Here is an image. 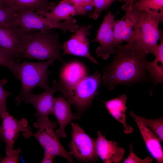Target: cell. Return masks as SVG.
<instances>
[{
    "instance_id": "1",
    "label": "cell",
    "mask_w": 163,
    "mask_h": 163,
    "mask_svg": "<svg viewBox=\"0 0 163 163\" xmlns=\"http://www.w3.org/2000/svg\"><path fill=\"white\" fill-rule=\"evenodd\" d=\"M114 54L112 61L104 67L102 75L103 83L108 89L143 78L146 57L149 53L134 41L117 46Z\"/></svg>"
},
{
    "instance_id": "2",
    "label": "cell",
    "mask_w": 163,
    "mask_h": 163,
    "mask_svg": "<svg viewBox=\"0 0 163 163\" xmlns=\"http://www.w3.org/2000/svg\"><path fill=\"white\" fill-rule=\"evenodd\" d=\"M21 59H57L62 63L65 62L60 54L62 45L59 43V34L51 29L36 32L21 31Z\"/></svg>"
},
{
    "instance_id": "3",
    "label": "cell",
    "mask_w": 163,
    "mask_h": 163,
    "mask_svg": "<svg viewBox=\"0 0 163 163\" xmlns=\"http://www.w3.org/2000/svg\"><path fill=\"white\" fill-rule=\"evenodd\" d=\"M55 60L49 59L44 62H33L24 60L22 63L13 64L11 71L20 80L21 85V92L15 98L18 105L35 87L39 86L45 90L50 89L48 68Z\"/></svg>"
},
{
    "instance_id": "4",
    "label": "cell",
    "mask_w": 163,
    "mask_h": 163,
    "mask_svg": "<svg viewBox=\"0 0 163 163\" xmlns=\"http://www.w3.org/2000/svg\"><path fill=\"white\" fill-rule=\"evenodd\" d=\"M102 81V75L96 70L92 75L88 76L72 88L62 92L77 109L74 115L75 119H79L90 107Z\"/></svg>"
},
{
    "instance_id": "5",
    "label": "cell",
    "mask_w": 163,
    "mask_h": 163,
    "mask_svg": "<svg viewBox=\"0 0 163 163\" xmlns=\"http://www.w3.org/2000/svg\"><path fill=\"white\" fill-rule=\"evenodd\" d=\"M37 122L34 126L38 130L33 133L32 136L38 141L44 150L54 157L59 156L65 158L69 163L73 161L70 152L67 151L61 144L59 136L54 131L56 123L52 121L48 117L37 118Z\"/></svg>"
},
{
    "instance_id": "6",
    "label": "cell",
    "mask_w": 163,
    "mask_h": 163,
    "mask_svg": "<svg viewBox=\"0 0 163 163\" xmlns=\"http://www.w3.org/2000/svg\"><path fill=\"white\" fill-rule=\"evenodd\" d=\"M17 12L18 27L22 31L28 32L52 29H59L65 33L68 31L75 33L79 28L75 18L62 22H55L31 11H21Z\"/></svg>"
},
{
    "instance_id": "7",
    "label": "cell",
    "mask_w": 163,
    "mask_h": 163,
    "mask_svg": "<svg viewBox=\"0 0 163 163\" xmlns=\"http://www.w3.org/2000/svg\"><path fill=\"white\" fill-rule=\"evenodd\" d=\"M143 20L139 33L134 41L149 54L155 53L161 33L158 28L163 19V12L149 9L144 10Z\"/></svg>"
},
{
    "instance_id": "8",
    "label": "cell",
    "mask_w": 163,
    "mask_h": 163,
    "mask_svg": "<svg viewBox=\"0 0 163 163\" xmlns=\"http://www.w3.org/2000/svg\"><path fill=\"white\" fill-rule=\"evenodd\" d=\"M124 16L120 19L115 20L114 46L124 42L134 41L141 27L144 11L128 6L124 8Z\"/></svg>"
},
{
    "instance_id": "9",
    "label": "cell",
    "mask_w": 163,
    "mask_h": 163,
    "mask_svg": "<svg viewBox=\"0 0 163 163\" xmlns=\"http://www.w3.org/2000/svg\"><path fill=\"white\" fill-rule=\"evenodd\" d=\"M71 124L72 138L69 145L71 154L81 162H95L98 156L95 140L88 135L78 124L72 122Z\"/></svg>"
},
{
    "instance_id": "10",
    "label": "cell",
    "mask_w": 163,
    "mask_h": 163,
    "mask_svg": "<svg viewBox=\"0 0 163 163\" xmlns=\"http://www.w3.org/2000/svg\"><path fill=\"white\" fill-rule=\"evenodd\" d=\"M1 118L2 123L0 130L3 142L6 145V154H8L14 150V143L18 137L21 135V133L24 138H28L32 136L33 133L25 118L17 120L8 111Z\"/></svg>"
},
{
    "instance_id": "11",
    "label": "cell",
    "mask_w": 163,
    "mask_h": 163,
    "mask_svg": "<svg viewBox=\"0 0 163 163\" xmlns=\"http://www.w3.org/2000/svg\"><path fill=\"white\" fill-rule=\"evenodd\" d=\"M91 28V25H83L79 27L73 35L63 43L62 45L63 55L85 57L94 63L98 64V62L91 55L89 51L90 42L88 36Z\"/></svg>"
},
{
    "instance_id": "12",
    "label": "cell",
    "mask_w": 163,
    "mask_h": 163,
    "mask_svg": "<svg viewBox=\"0 0 163 163\" xmlns=\"http://www.w3.org/2000/svg\"><path fill=\"white\" fill-rule=\"evenodd\" d=\"M59 70V79L56 80L58 91L62 92L76 85L88 76L86 65L77 60H72L62 63Z\"/></svg>"
},
{
    "instance_id": "13",
    "label": "cell",
    "mask_w": 163,
    "mask_h": 163,
    "mask_svg": "<svg viewBox=\"0 0 163 163\" xmlns=\"http://www.w3.org/2000/svg\"><path fill=\"white\" fill-rule=\"evenodd\" d=\"M115 15L109 11L104 18L96 36L92 42H97L100 46L96 50L97 55L107 59L111 54H114V26Z\"/></svg>"
},
{
    "instance_id": "14",
    "label": "cell",
    "mask_w": 163,
    "mask_h": 163,
    "mask_svg": "<svg viewBox=\"0 0 163 163\" xmlns=\"http://www.w3.org/2000/svg\"><path fill=\"white\" fill-rule=\"evenodd\" d=\"M96 152L105 163H118L123 159L125 149L113 140H108L99 131L95 140Z\"/></svg>"
},
{
    "instance_id": "15",
    "label": "cell",
    "mask_w": 163,
    "mask_h": 163,
    "mask_svg": "<svg viewBox=\"0 0 163 163\" xmlns=\"http://www.w3.org/2000/svg\"><path fill=\"white\" fill-rule=\"evenodd\" d=\"M53 83L51 89L37 95L30 93L23 100L26 103L30 104L34 107L36 113L34 115L36 118L46 117L53 114V96L58 91L56 80L53 81Z\"/></svg>"
},
{
    "instance_id": "16",
    "label": "cell",
    "mask_w": 163,
    "mask_h": 163,
    "mask_svg": "<svg viewBox=\"0 0 163 163\" xmlns=\"http://www.w3.org/2000/svg\"><path fill=\"white\" fill-rule=\"evenodd\" d=\"M21 31L0 26V47L19 62L21 60L22 46Z\"/></svg>"
},
{
    "instance_id": "17",
    "label": "cell",
    "mask_w": 163,
    "mask_h": 163,
    "mask_svg": "<svg viewBox=\"0 0 163 163\" xmlns=\"http://www.w3.org/2000/svg\"><path fill=\"white\" fill-rule=\"evenodd\" d=\"M53 114L56 117L59 127L55 133L59 137L66 138L65 129L66 126L75 119L72 114L70 104L63 97H54Z\"/></svg>"
},
{
    "instance_id": "18",
    "label": "cell",
    "mask_w": 163,
    "mask_h": 163,
    "mask_svg": "<svg viewBox=\"0 0 163 163\" xmlns=\"http://www.w3.org/2000/svg\"><path fill=\"white\" fill-rule=\"evenodd\" d=\"M127 97L125 94L120 95L112 99L103 101L109 113L117 120L121 123L126 134L131 133L133 127L128 125L126 122V111Z\"/></svg>"
},
{
    "instance_id": "19",
    "label": "cell",
    "mask_w": 163,
    "mask_h": 163,
    "mask_svg": "<svg viewBox=\"0 0 163 163\" xmlns=\"http://www.w3.org/2000/svg\"><path fill=\"white\" fill-rule=\"evenodd\" d=\"M148 150L158 163L163 162V150L160 141L153 132L137 119L133 118Z\"/></svg>"
},
{
    "instance_id": "20",
    "label": "cell",
    "mask_w": 163,
    "mask_h": 163,
    "mask_svg": "<svg viewBox=\"0 0 163 163\" xmlns=\"http://www.w3.org/2000/svg\"><path fill=\"white\" fill-rule=\"evenodd\" d=\"M55 3L49 0H8V7L16 11H31L39 14L51 10Z\"/></svg>"
},
{
    "instance_id": "21",
    "label": "cell",
    "mask_w": 163,
    "mask_h": 163,
    "mask_svg": "<svg viewBox=\"0 0 163 163\" xmlns=\"http://www.w3.org/2000/svg\"><path fill=\"white\" fill-rule=\"evenodd\" d=\"M160 43L158 45L154 55L155 58L152 62L146 61L145 68L150 73V77L154 80V85L159 83L163 84V37L161 33Z\"/></svg>"
},
{
    "instance_id": "22",
    "label": "cell",
    "mask_w": 163,
    "mask_h": 163,
    "mask_svg": "<svg viewBox=\"0 0 163 163\" xmlns=\"http://www.w3.org/2000/svg\"><path fill=\"white\" fill-rule=\"evenodd\" d=\"M40 15L52 21L58 22L70 19L78 14L73 6L61 1L50 11Z\"/></svg>"
},
{
    "instance_id": "23",
    "label": "cell",
    "mask_w": 163,
    "mask_h": 163,
    "mask_svg": "<svg viewBox=\"0 0 163 163\" xmlns=\"http://www.w3.org/2000/svg\"><path fill=\"white\" fill-rule=\"evenodd\" d=\"M132 117L135 118L144 125L149 128L160 142L163 141V117H160L155 119H149L136 116L131 111L129 113Z\"/></svg>"
},
{
    "instance_id": "24",
    "label": "cell",
    "mask_w": 163,
    "mask_h": 163,
    "mask_svg": "<svg viewBox=\"0 0 163 163\" xmlns=\"http://www.w3.org/2000/svg\"><path fill=\"white\" fill-rule=\"evenodd\" d=\"M128 6L143 11L149 9L163 12V0H133L122 5L121 8L123 9Z\"/></svg>"
},
{
    "instance_id": "25",
    "label": "cell",
    "mask_w": 163,
    "mask_h": 163,
    "mask_svg": "<svg viewBox=\"0 0 163 163\" xmlns=\"http://www.w3.org/2000/svg\"><path fill=\"white\" fill-rule=\"evenodd\" d=\"M17 16V11L0 5V26L12 29L18 28Z\"/></svg>"
},
{
    "instance_id": "26",
    "label": "cell",
    "mask_w": 163,
    "mask_h": 163,
    "mask_svg": "<svg viewBox=\"0 0 163 163\" xmlns=\"http://www.w3.org/2000/svg\"><path fill=\"white\" fill-rule=\"evenodd\" d=\"M61 1L73 6L78 14L85 15L89 14L91 17V12H93L94 7V0H62Z\"/></svg>"
},
{
    "instance_id": "27",
    "label": "cell",
    "mask_w": 163,
    "mask_h": 163,
    "mask_svg": "<svg viewBox=\"0 0 163 163\" xmlns=\"http://www.w3.org/2000/svg\"><path fill=\"white\" fill-rule=\"evenodd\" d=\"M116 0H94V7L91 17L97 19L102 11L108 8Z\"/></svg>"
},
{
    "instance_id": "28",
    "label": "cell",
    "mask_w": 163,
    "mask_h": 163,
    "mask_svg": "<svg viewBox=\"0 0 163 163\" xmlns=\"http://www.w3.org/2000/svg\"><path fill=\"white\" fill-rule=\"evenodd\" d=\"M7 82L6 79L0 81V118L7 111L6 110V100L8 97L11 93L5 90L4 87Z\"/></svg>"
},
{
    "instance_id": "29",
    "label": "cell",
    "mask_w": 163,
    "mask_h": 163,
    "mask_svg": "<svg viewBox=\"0 0 163 163\" xmlns=\"http://www.w3.org/2000/svg\"><path fill=\"white\" fill-rule=\"evenodd\" d=\"M18 62H19L16 59L0 47V66L6 67L11 71L13 64Z\"/></svg>"
},
{
    "instance_id": "30",
    "label": "cell",
    "mask_w": 163,
    "mask_h": 163,
    "mask_svg": "<svg viewBox=\"0 0 163 163\" xmlns=\"http://www.w3.org/2000/svg\"><path fill=\"white\" fill-rule=\"evenodd\" d=\"M130 152L129 155L123 161V163H151L152 162V159L149 156L145 158L141 159L135 154L133 148L131 144L129 145Z\"/></svg>"
},
{
    "instance_id": "31",
    "label": "cell",
    "mask_w": 163,
    "mask_h": 163,
    "mask_svg": "<svg viewBox=\"0 0 163 163\" xmlns=\"http://www.w3.org/2000/svg\"><path fill=\"white\" fill-rule=\"evenodd\" d=\"M21 150L20 148L14 149L11 152L6 154L1 161V163H18V157Z\"/></svg>"
},
{
    "instance_id": "32",
    "label": "cell",
    "mask_w": 163,
    "mask_h": 163,
    "mask_svg": "<svg viewBox=\"0 0 163 163\" xmlns=\"http://www.w3.org/2000/svg\"><path fill=\"white\" fill-rule=\"evenodd\" d=\"M55 158L50 153L44 152L43 157L41 163H53V160Z\"/></svg>"
},
{
    "instance_id": "33",
    "label": "cell",
    "mask_w": 163,
    "mask_h": 163,
    "mask_svg": "<svg viewBox=\"0 0 163 163\" xmlns=\"http://www.w3.org/2000/svg\"><path fill=\"white\" fill-rule=\"evenodd\" d=\"M8 0H0V5L8 7Z\"/></svg>"
},
{
    "instance_id": "34",
    "label": "cell",
    "mask_w": 163,
    "mask_h": 163,
    "mask_svg": "<svg viewBox=\"0 0 163 163\" xmlns=\"http://www.w3.org/2000/svg\"><path fill=\"white\" fill-rule=\"evenodd\" d=\"M118 1L121 2H124L125 3H128L131 0H118Z\"/></svg>"
},
{
    "instance_id": "35",
    "label": "cell",
    "mask_w": 163,
    "mask_h": 163,
    "mask_svg": "<svg viewBox=\"0 0 163 163\" xmlns=\"http://www.w3.org/2000/svg\"><path fill=\"white\" fill-rule=\"evenodd\" d=\"M0 140L2 141V142H3V138H2V135L1 133V132L0 127Z\"/></svg>"
},
{
    "instance_id": "36",
    "label": "cell",
    "mask_w": 163,
    "mask_h": 163,
    "mask_svg": "<svg viewBox=\"0 0 163 163\" xmlns=\"http://www.w3.org/2000/svg\"><path fill=\"white\" fill-rule=\"evenodd\" d=\"M2 158H3L2 157L1 155H0V161L2 160Z\"/></svg>"
},
{
    "instance_id": "37",
    "label": "cell",
    "mask_w": 163,
    "mask_h": 163,
    "mask_svg": "<svg viewBox=\"0 0 163 163\" xmlns=\"http://www.w3.org/2000/svg\"><path fill=\"white\" fill-rule=\"evenodd\" d=\"M132 0H131L130 1H132Z\"/></svg>"
}]
</instances>
